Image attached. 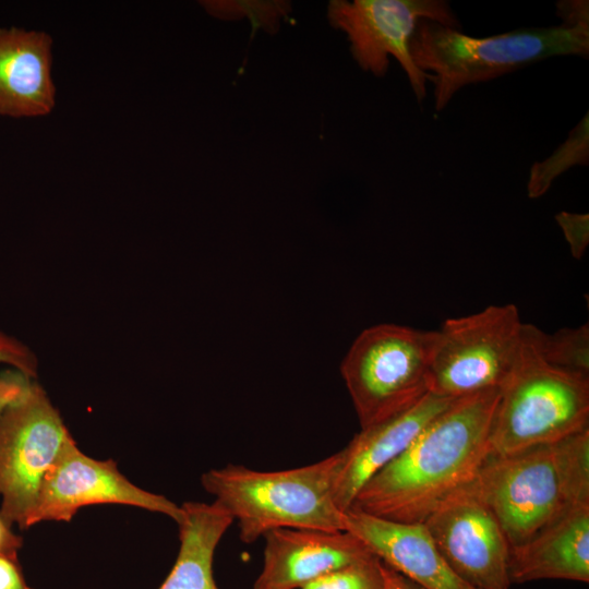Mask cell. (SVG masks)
I'll return each instance as SVG.
<instances>
[{
	"label": "cell",
	"instance_id": "cell-23",
	"mask_svg": "<svg viewBox=\"0 0 589 589\" xmlns=\"http://www.w3.org/2000/svg\"><path fill=\"white\" fill-rule=\"evenodd\" d=\"M555 220L569 245L574 259L579 260L589 244V215L569 212H560Z\"/></svg>",
	"mask_w": 589,
	"mask_h": 589
},
{
	"label": "cell",
	"instance_id": "cell-3",
	"mask_svg": "<svg viewBox=\"0 0 589 589\" xmlns=\"http://www.w3.org/2000/svg\"><path fill=\"white\" fill-rule=\"evenodd\" d=\"M345 448L314 464L259 471L229 464L203 473V488L236 520L240 539L253 543L274 529L346 530L335 490Z\"/></svg>",
	"mask_w": 589,
	"mask_h": 589
},
{
	"label": "cell",
	"instance_id": "cell-12",
	"mask_svg": "<svg viewBox=\"0 0 589 589\" xmlns=\"http://www.w3.org/2000/svg\"><path fill=\"white\" fill-rule=\"evenodd\" d=\"M253 589H298L344 566L375 556L348 530L280 528L268 531Z\"/></svg>",
	"mask_w": 589,
	"mask_h": 589
},
{
	"label": "cell",
	"instance_id": "cell-22",
	"mask_svg": "<svg viewBox=\"0 0 589 589\" xmlns=\"http://www.w3.org/2000/svg\"><path fill=\"white\" fill-rule=\"evenodd\" d=\"M0 364L35 378L39 363L35 352L26 344L0 330Z\"/></svg>",
	"mask_w": 589,
	"mask_h": 589
},
{
	"label": "cell",
	"instance_id": "cell-27",
	"mask_svg": "<svg viewBox=\"0 0 589 589\" xmlns=\"http://www.w3.org/2000/svg\"><path fill=\"white\" fill-rule=\"evenodd\" d=\"M383 573V589H424L406 576L381 562Z\"/></svg>",
	"mask_w": 589,
	"mask_h": 589
},
{
	"label": "cell",
	"instance_id": "cell-20",
	"mask_svg": "<svg viewBox=\"0 0 589 589\" xmlns=\"http://www.w3.org/2000/svg\"><path fill=\"white\" fill-rule=\"evenodd\" d=\"M200 3L215 17L221 20L247 17L253 27L269 33L276 32L280 20L290 12V3L286 1L208 0Z\"/></svg>",
	"mask_w": 589,
	"mask_h": 589
},
{
	"label": "cell",
	"instance_id": "cell-24",
	"mask_svg": "<svg viewBox=\"0 0 589 589\" xmlns=\"http://www.w3.org/2000/svg\"><path fill=\"white\" fill-rule=\"evenodd\" d=\"M32 378L20 371L7 368L0 371V414L28 386Z\"/></svg>",
	"mask_w": 589,
	"mask_h": 589
},
{
	"label": "cell",
	"instance_id": "cell-21",
	"mask_svg": "<svg viewBox=\"0 0 589 589\" xmlns=\"http://www.w3.org/2000/svg\"><path fill=\"white\" fill-rule=\"evenodd\" d=\"M381 561L376 556L328 572L298 589H383Z\"/></svg>",
	"mask_w": 589,
	"mask_h": 589
},
{
	"label": "cell",
	"instance_id": "cell-28",
	"mask_svg": "<svg viewBox=\"0 0 589 589\" xmlns=\"http://www.w3.org/2000/svg\"><path fill=\"white\" fill-rule=\"evenodd\" d=\"M22 545V538L13 533L0 517V554L15 558L17 550Z\"/></svg>",
	"mask_w": 589,
	"mask_h": 589
},
{
	"label": "cell",
	"instance_id": "cell-10",
	"mask_svg": "<svg viewBox=\"0 0 589 589\" xmlns=\"http://www.w3.org/2000/svg\"><path fill=\"white\" fill-rule=\"evenodd\" d=\"M95 504L136 506L177 524L182 517L181 506L131 483L113 460L86 456L71 436L43 480L29 527L45 520L70 521L81 507Z\"/></svg>",
	"mask_w": 589,
	"mask_h": 589
},
{
	"label": "cell",
	"instance_id": "cell-25",
	"mask_svg": "<svg viewBox=\"0 0 589 589\" xmlns=\"http://www.w3.org/2000/svg\"><path fill=\"white\" fill-rule=\"evenodd\" d=\"M556 13L564 24H589V2L587 0L558 1L556 3Z\"/></svg>",
	"mask_w": 589,
	"mask_h": 589
},
{
	"label": "cell",
	"instance_id": "cell-15",
	"mask_svg": "<svg viewBox=\"0 0 589 589\" xmlns=\"http://www.w3.org/2000/svg\"><path fill=\"white\" fill-rule=\"evenodd\" d=\"M50 36L44 32L0 28V115L45 116L55 106Z\"/></svg>",
	"mask_w": 589,
	"mask_h": 589
},
{
	"label": "cell",
	"instance_id": "cell-2",
	"mask_svg": "<svg viewBox=\"0 0 589 589\" xmlns=\"http://www.w3.org/2000/svg\"><path fill=\"white\" fill-rule=\"evenodd\" d=\"M468 486L520 545L576 505L589 504V428L514 454L489 453Z\"/></svg>",
	"mask_w": 589,
	"mask_h": 589
},
{
	"label": "cell",
	"instance_id": "cell-18",
	"mask_svg": "<svg viewBox=\"0 0 589 589\" xmlns=\"http://www.w3.org/2000/svg\"><path fill=\"white\" fill-rule=\"evenodd\" d=\"M589 164V115L569 132L568 137L545 159L532 164L527 193L530 199L543 196L553 182L574 166Z\"/></svg>",
	"mask_w": 589,
	"mask_h": 589
},
{
	"label": "cell",
	"instance_id": "cell-11",
	"mask_svg": "<svg viewBox=\"0 0 589 589\" xmlns=\"http://www.w3.org/2000/svg\"><path fill=\"white\" fill-rule=\"evenodd\" d=\"M436 548L474 589H509V543L490 508L467 485L423 522Z\"/></svg>",
	"mask_w": 589,
	"mask_h": 589
},
{
	"label": "cell",
	"instance_id": "cell-9",
	"mask_svg": "<svg viewBox=\"0 0 589 589\" xmlns=\"http://www.w3.org/2000/svg\"><path fill=\"white\" fill-rule=\"evenodd\" d=\"M332 26L342 31L358 65L384 76L393 56L405 71L419 103L426 96L430 74L419 70L409 53V41L420 20L460 29L461 24L445 0H332L327 7Z\"/></svg>",
	"mask_w": 589,
	"mask_h": 589
},
{
	"label": "cell",
	"instance_id": "cell-4",
	"mask_svg": "<svg viewBox=\"0 0 589 589\" xmlns=\"http://www.w3.org/2000/svg\"><path fill=\"white\" fill-rule=\"evenodd\" d=\"M416 67L430 74L434 108L442 111L462 87L486 82L557 56H589V24L519 28L468 36L431 20H420L410 41Z\"/></svg>",
	"mask_w": 589,
	"mask_h": 589
},
{
	"label": "cell",
	"instance_id": "cell-26",
	"mask_svg": "<svg viewBox=\"0 0 589 589\" xmlns=\"http://www.w3.org/2000/svg\"><path fill=\"white\" fill-rule=\"evenodd\" d=\"M0 589H32L25 582L15 558L0 554Z\"/></svg>",
	"mask_w": 589,
	"mask_h": 589
},
{
	"label": "cell",
	"instance_id": "cell-16",
	"mask_svg": "<svg viewBox=\"0 0 589 589\" xmlns=\"http://www.w3.org/2000/svg\"><path fill=\"white\" fill-rule=\"evenodd\" d=\"M510 584L540 579L589 582V504H580L509 550Z\"/></svg>",
	"mask_w": 589,
	"mask_h": 589
},
{
	"label": "cell",
	"instance_id": "cell-13",
	"mask_svg": "<svg viewBox=\"0 0 589 589\" xmlns=\"http://www.w3.org/2000/svg\"><path fill=\"white\" fill-rule=\"evenodd\" d=\"M454 400L428 393L408 409L362 428L344 447L345 461L335 490L337 506L346 513L368 480L406 450Z\"/></svg>",
	"mask_w": 589,
	"mask_h": 589
},
{
	"label": "cell",
	"instance_id": "cell-6",
	"mask_svg": "<svg viewBox=\"0 0 589 589\" xmlns=\"http://www.w3.org/2000/svg\"><path fill=\"white\" fill-rule=\"evenodd\" d=\"M436 330L384 323L362 330L340 373L361 429L408 409L429 393Z\"/></svg>",
	"mask_w": 589,
	"mask_h": 589
},
{
	"label": "cell",
	"instance_id": "cell-14",
	"mask_svg": "<svg viewBox=\"0 0 589 589\" xmlns=\"http://www.w3.org/2000/svg\"><path fill=\"white\" fill-rule=\"evenodd\" d=\"M346 530L384 564L424 589H474L447 564L424 524L395 522L359 510L345 513Z\"/></svg>",
	"mask_w": 589,
	"mask_h": 589
},
{
	"label": "cell",
	"instance_id": "cell-7",
	"mask_svg": "<svg viewBox=\"0 0 589 589\" xmlns=\"http://www.w3.org/2000/svg\"><path fill=\"white\" fill-rule=\"evenodd\" d=\"M524 326L512 303L446 320L436 330L429 393L458 399L501 389L518 362Z\"/></svg>",
	"mask_w": 589,
	"mask_h": 589
},
{
	"label": "cell",
	"instance_id": "cell-5",
	"mask_svg": "<svg viewBox=\"0 0 589 589\" xmlns=\"http://www.w3.org/2000/svg\"><path fill=\"white\" fill-rule=\"evenodd\" d=\"M533 327L525 323L518 362L498 393L489 433L492 455L553 443L589 428V378L546 363Z\"/></svg>",
	"mask_w": 589,
	"mask_h": 589
},
{
	"label": "cell",
	"instance_id": "cell-19",
	"mask_svg": "<svg viewBox=\"0 0 589 589\" xmlns=\"http://www.w3.org/2000/svg\"><path fill=\"white\" fill-rule=\"evenodd\" d=\"M533 336L543 360L562 371L589 378V326L564 327L545 334L533 327Z\"/></svg>",
	"mask_w": 589,
	"mask_h": 589
},
{
	"label": "cell",
	"instance_id": "cell-1",
	"mask_svg": "<svg viewBox=\"0 0 589 589\" xmlns=\"http://www.w3.org/2000/svg\"><path fill=\"white\" fill-rule=\"evenodd\" d=\"M500 389L458 398L397 458L371 477L349 509L402 524H423L467 486L490 453Z\"/></svg>",
	"mask_w": 589,
	"mask_h": 589
},
{
	"label": "cell",
	"instance_id": "cell-8",
	"mask_svg": "<svg viewBox=\"0 0 589 589\" xmlns=\"http://www.w3.org/2000/svg\"><path fill=\"white\" fill-rule=\"evenodd\" d=\"M71 437L45 389L31 381L0 414V517L29 528L43 480Z\"/></svg>",
	"mask_w": 589,
	"mask_h": 589
},
{
	"label": "cell",
	"instance_id": "cell-17",
	"mask_svg": "<svg viewBox=\"0 0 589 589\" xmlns=\"http://www.w3.org/2000/svg\"><path fill=\"white\" fill-rule=\"evenodd\" d=\"M181 510L179 553L158 589H218L213 576L214 554L233 519L217 502H187Z\"/></svg>",
	"mask_w": 589,
	"mask_h": 589
}]
</instances>
